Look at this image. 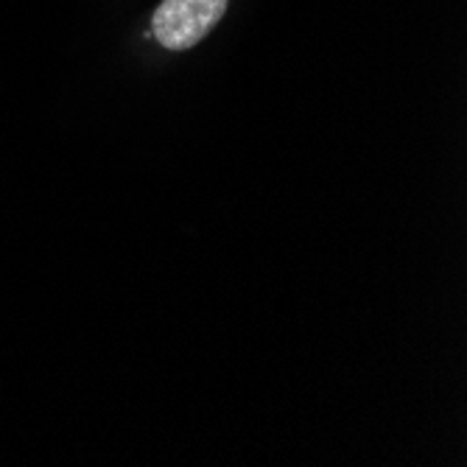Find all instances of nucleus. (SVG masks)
<instances>
[{"label":"nucleus","instance_id":"f257e3e1","mask_svg":"<svg viewBox=\"0 0 467 467\" xmlns=\"http://www.w3.org/2000/svg\"><path fill=\"white\" fill-rule=\"evenodd\" d=\"M230 0H162L151 28L168 51H188L202 42L227 15Z\"/></svg>","mask_w":467,"mask_h":467}]
</instances>
